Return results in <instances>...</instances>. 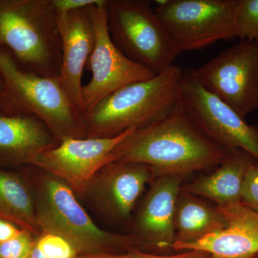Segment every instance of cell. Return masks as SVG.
Masks as SVG:
<instances>
[{"label":"cell","instance_id":"1","mask_svg":"<svg viewBox=\"0 0 258 258\" xmlns=\"http://www.w3.org/2000/svg\"><path fill=\"white\" fill-rule=\"evenodd\" d=\"M231 153L204 133L179 103L162 118L127 136L115 148L113 161L146 164L156 178L185 176L220 165Z\"/></svg>","mask_w":258,"mask_h":258},{"label":"cell","instance_id":"2","mask_svg":"<svg viewBox=\"0 0 258 258\" xmlns=\"http://www.w3.org/2000/svg\"><path fill=\"white\" fill-rule=\"evenodd\" d=\"M184 71L172 64L147 81L127 85L82 115L86 138H113L154 123L180 103Z\"/></svg>","mask_w":258,"mask_h":258},{"label":"cell","instance_id":"3","mask_svg":"<svg viewBox=\"0 0 258 258\" xmlns=\"http://www.w3.org/2000/svg\"><path fill=\"white\" fill-rule=\"evenodd\" d=\"M0 47L23 69L59 78L62 40L52 0H0Z\"/></svg>","mask_w":258,"mask_h":258},{"label":"cell","instance_id":"4","mask_svg":"<svg viewBox=\"0 0 258 258\" xmlns=\"http://www.w3.org/2000/svg\"><path fill=\"white\" fill-rule=\"evenodd\" d=\"M35 190L37 225L41 232L60 236L80 255L121 253L146 246L135 234H118L100 228L62 180L42 171Z\"/></svg>","mask_w":258,"mask_h":258},{"label":"cell","instance_id":"5","mask_svg":"<svg viewBox=\"0 0 258 258\" xmlns=\"http://www.w3.org/2000/svg\"><path fill=\"white\" fill-rule=\"evenodd\" d=\"M0 76L15 111L41 120L58 143L68 138H86L82 115L73 104L58 78L42 77L23 69L2 47Z\"/></svg>","mask_w":258,"mask_h":258},{"label":"cell","instance_id":"6","mask_svg":"<svg viewBox=\"0 0 258 258\" xmlns=\"http://www.w3.org/2000/svg\"><path fill=\"white\" fill-rule=\"evenodd\" d=\"M107 24L120 52L154 74L174 64L181 52L147 0H106Z\"/></svg>","mask_w":258,"mask_h":258},{"label":"cell","instance_id":"7","mask_svg":"<svg viewBox=\"0 0 258 258\" xmlns=\"http://www.w3.org/2000/svg\"><path fill=\"white\" fill-rule=\"evenodd\" d=\"M237 0H166L154 8L180 52L235 38Z\"/></svg>","mask_w":258,"mask_h":258},{"label":"cell","instance_id":"8","mask_svg":"<svg viewBox=\"0 0 258 258\" xmlns=\"http://www.w3.org/2000/svg\"><path fill=\"white\" fill-rule=\"evenodd\" d=\"M204 88L242 118L258 110V45L247 40L189 69Z\"/></svg>","mask_w":258,"mask_h":258},{"label":"cell","instance_id":"9","mask_svg":"<svg viewBox=\"0 0 258 258\" xmlns=\"http://www.w3.org/2000/svg\"><path fill=\"white\" fill-rule=\"evenodd\" d=\"M180 104L214 142L230 152L243 150L258 161V126L249 124L245 118L208 92L189 69L183 76Z\"/></svg>","mask_w":258,"mask_h":258},{"label":"cell","instance_id":"10","mask_svg":"<svg viewBox=\"0 0 258 258\" xmlns=\"http://www.w3.org/2000/svg\"><path fill=\"white\" fill-rule=\"evenodd\" d=\"M91 11L96 42L86 67L92 73V78L82 88L85 113L119 88L156 76L123 55L112 41L107 24L106 0L92 5Z\"/></svg>","mask_w":258,"mask_h":258},{"label":"cell","instance_id":"11","mask_svg":"<svg viewBox=\"0 0 258 258\" xmlns=\"http://www.w3.org/2000/svg\"><path fill=\"white\" fill-rule=\"evenodd\" d=\"M136 128L113 138L63 139L38 154L30 166L62 180L76 195H86L97 173L113 161L115 148Z\"/></svg>","mask_w":258,"mask_h":258},{"label":"cell","instance_id":"12","mask_svg":"<svg viewBox=\"0 0 258 258\" xmlns=\"http://www.w3.org/2000/svg\"><path fill=\"white\" fill-rule=\"evenodd\" d=\"M155 179L146 164L112 161L97 173L86 194L105 215L121 221L130 217L146 186Z\"/></svg>","mask_w":258,"mask_h":258},{"label":"cell","instance_id":"13","mask_svg":"<svg viewBox=\"0 0 258 258\" xmlns=\"http://www.w3.org/2000/svg\"><path fill=\"white\" fill-rule=\"evenodd\" d=\"M91 6L66 14H57L62 40V66L58 79L73 104L82 115L85 108L81 80L96 42Z\"/></svg>","mask_w":258,"mask_h":258},{"label":"cell","instance_id":"14","mask_svg":"<svg viewBox=\"0 0 258 258\" xmlns=\"http://www.w3.org/2000/svg\"><path fill=\"white\" fill-rule=\"evenodd\" d=\"M225 217L223 230L190 244L174 242L176 251L200 250L220 258H254L258 255V212L241 203L217 207Z\"/></svg>","mask_w":258,"mask_h":258},{"label":"cell","instance_id":"15","mask_svg":"<svg viewBox=\"0 0 258 258\" xmlns=\"http://www.w3.org/2000/svg\"><path fill=\"white\" fill-rule=\"evenodd\" d=\"M184 176H161L153 181L136 218V235L147 246L172 249L175 242L176 200Z\"/></svg>","mask_w":258,"mask_h":258},{"label":"cell","instance_id":"16","mask_svg":"<svg viewBox=\"0 0 258 258\" xmlns=\"http://www.w3.org/2000/svg\"><path fill=\"white\" fill-rule=\"evenodd\" d=\"M58 144L37 117L0 108V164L30 166L38 154Z\"/></svg>","mask_w":258,"mask_h":258},{"label":"cell","instance_id":"17","mask_svg":"<svg viewBox=\"0 0 258 258\" xmlns=\"http://www.w3.org/2000/svg\"><path fill=\"white\" fill-rule=\"evenodd\" d=\"M256 161L243 150L232 152L211 174L199 178L181 188L195 196L215 202L217 207L240 203L246 172Z\"/></svg>","mask_w":258,"mask_h":258},{"label":"cell","instance_id":"18","mask_svg":"<svg viewBox=\"0 0 258 258\" xmlns=\"http://www.w3.org/2000/svg\"><path fill=\"white\" fill-rule=\"evenodd\" d=\"M227 222L219 208H213L181 188L176 200L175 242L194 243L223 230Z\"/></svg>","mask_w":258,"mask_h":258},{"label":"cell","instance_id":"19","mask_svg":"<svg viewBox=\"0 0 258 258\" xmlns=\"http://www.w3.org/2000/svg\"><path fill=\"white\" fill-rule=\"evenodd\" d=\"M0 218L32 235L41 232L37 222L35 190L21 173L0 169Z\"/></svg>","mask_w":258,"mask_h":258},{"label":"cell","instance_id":"20","mask_svg":"<svg viewBox=\"0 0 258 258\" xmlns=\"http://www.w3.org/2000/svg\"><path fill=\"white\" fill-rule=\"evenodd\" d=\"M80 255L69 241L49 232L34 237L28 258H77Z\"/></svg>","mask_w":258,"mask_h":258},{"label":"cell","instance_id":"21","mask_svg":"<svg viewBox=\"0 0 258 258\" xmlns=\"http://www.w3.org/2000/svg\"><path fill=\"white\" fill-rule=\"evenodd\" d=\"M234 25L235 37L258 45V0H237Z\"/></svg>","mask_w":258,"mask_h":258},{"label":"cell","instance_id":"22","mask_svg":"<svg viewBox=\"0 0 258 258\" xmlns=\"http://www.w3.org/2000/svg\"><path fill=\"white\" fill-rule=\"evenodd\" d=\"M34 237L23 230L14 238L0 243V258H28Z\"/></svg>","mask_w":258,"mask_h":258},{"label":"cell","instance_id":"23","mask_svg":"<svg viewBox=\"0 0 258 258\" xmlns=\"http://www.w3.org/2000/svg\"><path fill=\"white\" fill-rule=\"evenodd\" d=\"M210 254L200 250L183 251L176 254L162 255L142 252L138 249H132L121 253H99L83 254L77 258H208Z\"/></svg>","mask_w":258,"mask_h":258},{"label":"cell","instance_id":"24","mask_svg":"<svg viewBox=\"0 0 258 258\" xmlns=\"http://www.w3.org/2000/svg\"><path fill=\"white\" fill-rule=\"evenodd\" d=\"M241 203L258 212V161L246 172L242 184Z\"/></svg>","mask_w":258,"mask_h":258},{"label":"cell","instance_id":"25","mask_svg":"<svg viewBox=\"0 0 258 258\" xmlns=\"http://www.w3.org/2000/svg\"><path fill=\"white\" fill-rule=\"evenodd\" d=\"M101 0H52V6L57 15L66 14L74 10L98 4Z\"/></svg>","mask_w":258,"mask_h":258},{"label":"cell","instance_id":"26","mask_svg":"<svg viewBox=\"0 0 258 258\" xmlns=\"http://www.w3.org/2000/svg\"><path fill=\"white\" fill-rule=\"evenodd\" d=\"M23 231L13 222L0 218V243L14 238Z\"/></svg>","mask_w":258,"mask_h":258},{"label":"cell","instance_id":"27","mask_svg":"<svg viewBox=\"0 0 258 258\" xmlns=\"http://www.w3.org/2000/svg\"><path fill=\"white\" fill-rule=\"evenodd\" d=\"M0 108L8 111H14L8 95L4 80L0 76Z\"/></svg>","mask_w":258,"mask_h":258},{"label":"cell","instance_id":"28","mask_svg":"<svg viewBox=\"0 0 258 258\" xmlns=\"http://www.w3.org/2000/svg\"><path fill=\"white\" fill-rule=\"evenodd\" d=\"M208 258H220V257H215V256L210 255V257H209ZM254 258H258V255L257 256V257H255Z\"/></svg>","mask_w":258,"mask_h":258}]
</instances>
